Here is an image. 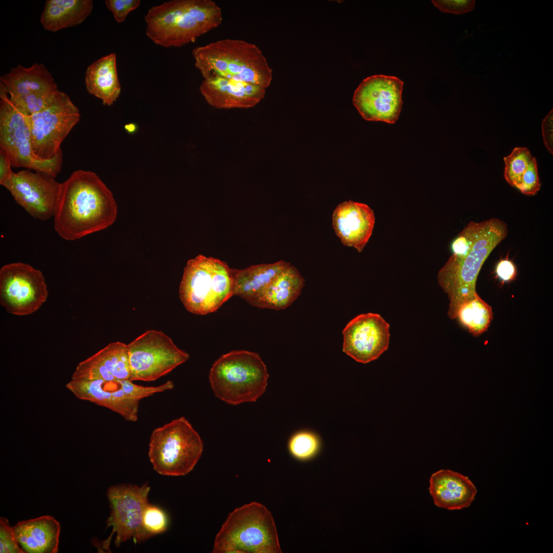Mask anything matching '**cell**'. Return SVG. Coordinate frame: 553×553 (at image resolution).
<instances>
[{
    "label": "cell",
    "instance_id": "6da1fadb",
    "mask_svg": "<svg viewBox=\"0 0 553 553\" xmlns=\"http://www.w3.org/2000/svg\"><path fill=\"white\" fill-rule=\"evenodd\" d=\"M506 223L496 218L470 222L453 240L452 254L439 270L437 281L450 300L448 314L455 319L465 301L478 294L477 278L492 251L507 237Z\"/></svg>",
    "mask_w": 553,
    "mask_h": 553
},
{
    "label": "cell",
    "instance_id": "7a4b0ae2",
    "mask_svg": "<svg viewBox=\"0 0 553 553\" xmlns=\"http://www.w3.org/2000/svg\"><path fill=\"white\" fill-rule=\"evenodd\" d=\"M117 212L111 191L98 176L77 170L61 183L53 216L54 229L66 240H78L110 227Z\"/></svg>",
    "mask_w": 553,
    "mask_h": 553
},
{
    "label": "cell",
    "instance_id": "3957f363",
    "mask_svg": "<svg viewBox=\"0 0 553 553\" xmlns=\"http://www.w3.org/2000/svg\"><path fill=\"white\" fill-rule=\"evenodd\" d=\"M144 19L146 34L155 44L180 47L218 27L223 14L211 0H173L151 7Z\"/></svg>",
    "mask_w": 553,
    "mask_h": 553
},
{
    "label": "cell",
    "instance_id": "277c9868",
    "mask_svg": "<svg viewBox=\"0 0 553 553\" xmlns=\"http://www.w3.org/2000/svg\"><path fill=\"white\" fill-rule=\"evenodd\" d=\"M195 66L204 79L222 77L266 89L272 71L260 48L238 39H222L195 48Z\"/></svg>",
    "mask_w": 553,
    "mask_h": 553
},
{
    "label": "cell",
    "instance_id": "5b68a950",
    "mask_svg": "<svg viewBox=\"0 0 553 553\" xmlns=\"http://www.w3.org/2000/svg\"><path fill=\"white\" fill-rule=\"evenodd\" d=\"M211 552H282L271 513L257 502L236 508L216 535Z\"/></svg>",
    "mask_w": 553,
    "mask_h": 553
},
{
    "label": "cell",
    "instance_id": "8992f818",
    "mask_svg": "<svg viewBox=\"0 0 553 553\" xmlns=\"http://www.w3.org/2000/svg\"><path fill=\"white\" fill-rule=\"evenodd\" d=\"M268 377L259 354L243 350L221 355L209 373L214 394L230 405L256 401L265 392Z\"/></svg>",
    "mask_w": 553,
    "mask_h": 553
},
{
    "label": "cell",
    "instance_id": "52a82bcc",
    "mask_svg": "<svg viewBox=\"0 0 553 553\" xmlns=\"http://www.w3.org/2000/svg\"><path fill=\"white\" fill-rule=\"evenodd\" d=\"M179 294L190 313L214 312L233 295L232 269L218 259L199 254L187 262Z\"/></svg>",
    "mask_w": 553,
    "mask_h": 553
},
{
    "label": "cell",
    "instance_id": "ba28073f",
    "mask_svg": "<svg viewBox=\"0 0 553 553\" xmlns=\"http://www.w3.org/2000/svg\"><path fill=\"white\" fill-rule=\"evenodd\" d=\"M203 442L184 417L173 419L152 432L148 457L154 470L165 476H184L200 459Z\"/></svg>",
    "mask_w": 553,
    "mask_h": 553
},
{
    "label": "cell",
    "instance_id": "9c48e42d",
    "mask_svg": "<svg viewBox=\"0 0 553 553\" xmlns=\"http://www.w3.org/2000/svg\"><path fill=\"white\" fill-rule=\"evenodd\" d=\"M0 150L9 157L13 167H24L55 178L60 172L62 152L50 160H44L34 154L26 115L11 102L0 86Z\"/></svg>",
    "mask_w": 553,
    "mask_h": 553
},
{
    "label": "cell",
    "instance_id": "30bf717a",
    "mask_svg": "<svg viewBox=\"0 0 553 553\" xmlns=\"http://www.w3.org/2000/svg\"><path fill=\"white\" fill-rule=\"evenodd\" d=\"M26 118L33 152L47 160L62 152L61 144L79 122L80 114L69 96L58 91L48 104Z\"/></svg>",
    "mask_w": 553,
    "mask_h": 553
},
{
    "label": "cell",
    "instance_id": "8fae6325",
    "mask_svg": "<svg viewBox=\"0 0 553 553\" xmlns=\"http://www.w3.org/2000/svg\"><path fill=\"white\" fill-rule=\"evenodd\" d=\"M127 345L130 380L151 381L186 361L189 354L163 332L146 331Z\"/></svg>",
    "mask_w": 553,
    "mask_h": 553
},
{
    "label": "cell",
    "instance_id": "7c38bea8",
    "mask_svg": "<svg viewBox=\"0 0 553 553\" xmlns=\"http://www.w3.org/2000/svg\"><path fill=\"white\" fill-rule=\"evenodd\" d=\"M150 487L147 483L140 486L122 484L113 485L107 492L111 508L107 519L108 527H112L109 538L102 542V548L109 550L113 535L116 534L115 544H120L133 539L135 543H141L152 536L147 532L143 524L144 510L149 503L147 496Z\"/></svg>",
    "mask_w": 553,
    "mask_h": 553
},
{
    "label": "cell",
    "instance_id": "4fadbf2b",
    "mask_svg": "<svg viewBox=\"0 0 553 553\" xmlns=\"http://www.w3.org/2000/svg\"><path fill=\"white\" fill-rule=\"evenodd\" d=\"M47 286L42 273L22 262L11 263L0 269V304L15 315H28L46 301Z\"/></svg>",
    "mask_w": 553,
    "mask_h": 553
},
{
    "label": "cell",
    "instance_id": "5bb4252c",
    "mask_svg": "<svg viewBox=\"0 0 553 553\" xmlns=\"http://www.w3.org/2000/svg\"><path fill=\"white\" fill-rule=\"evenodd\" d=\"M12 103L23 114L31 115L45 107L57 92L51 73L42 63L26 68L18 65L0 78Z\"/></svg>",
    "mask_w": 553,
    "mask_h": 553
},
{
    "label": "cell",
    "instance_id": "9a60e30c",
    "mask_svg": "<svg viewBox=\"0 0 553 553\" xmlns=\"http://www.w3.org/2000/svg\"><path fill=\"white\" fill-rule=\"evenodd\" d=\"M403 85L395 76H370L355 91L353 104L365 120L394 123L402 109Z\"/></svg>",
    "mask_w": 553,
    "mask_h": 553
},
{
    "label": "cell",
    "instance_id": "2e32d148",
    "mask_svg": "<svg viewBox=\"0 0 553 553\" xmlns=\"http://www.w3.org/2000/svg\"><path fill=\"white\" fill-rule=\"evenodd\" d=\"M47 174L24 169L13 172L2 186L16 202L35 219L53 217L61 183Z\"/></svg>",
    "mask_w": 553,
    "mask_h": 553
},
{
    "label": "cell",
    "instance_id": "e0dca14e",
    "mask_svg": "<svg viewBox=\"0 0 553 553\" xmlns=\"http://www.w3.org/2000/svg\"><path fill=\"white\" fill-rule=\"evenodd\" d=\"M342 334L343 351L360 363L377 359L389 348L390 325L378 313L358 315L346 325Z\"/></svg>",
    "mask_w": 553,
    "mask_h": 553
},
{
    "label": "cell",
    "instance_id": "ac0fdd59",
    "mask_svg": "<svg viewBox=\"0 0 553 553\" xmlns=\"http://www.w3.org/2000/svg\"><path fill=\"white\" fill-rule=\"evenodd\" d=\"M332 220L342 243L361 252L373 233L375 222L373 209L364 203L345 201L335 208Z\"/></svg>",
    "mask_w": 553,
    "mask_h": 553
},
{
    "label": "cell",
    "instance_id": "d6986e66",
    "mask_svg": "<svg viewBox=\"0 0 553 553\" xmlns=\"http://www.w3.org/2000/svg\"><path fill=\"white\" fill-rule=\"evenodd\" d=\"M199 90L210 105L219 109L254 107L266 93V89L259 86L222 77L204 79Z\"/></svg>",
    "mask_w": 553,
    "mask_h": 553
},
{
    "label": "cell",
    "instance_id": "ffe728a7",
    "mask_svg": "<svg viewBox=\"0 0 553 553\" xmlns=\"http://www.w3.org/2000/svg\"><path fill=\"white\" fill-rule=\"evenodd\" d=\"M130 365L127 345L110 343L95 354L79 363L72 380L102 379L117 382L129 379Z\"/></svg>",
    "mask_w": 553,
    "mask_h": 553
},
{
    "label": "cell",
    "instance_id": "44dd1931",
    "mask_svg": "<svg viewBox=\"0 0 553 553\" xmlns=\"http://www.w3.org/2000/svg\"><path fill=\"white\" fill-rule=\"evenodd\" d=\"M429 481V490L434 504L448 510L469 507L477 492L476 486L467 476L450 470L434 473Z\"/></svg>",
    "mask_w": 553,
    "mask_h": 553
},
{
    "label": "cell",
    "instance_id": "7402d4cb",
    "mask_svg": "<svg viewBox=\"0 0 553 553\" xmlns=\"http://www.w3.org/2000/svg\"><path fill=\"white\" fill-rule=\"evenodd\" d=\"M102 379L72 380L66 387L77 398L107 408L129 421L138 420L140 400L127 396L120 388H104Z\"/></svg>",
    "mask_w": 553,
    "mask_h": 553
},
{
    "label": "cell",
    "instance_id": "603a6c76",
    "mask_svg": "<svg viewBox=\"0 0 553 553\" xmlns=\"http://www.w3.org/2000/svg\"><path fill=\"white\" fill-rule=\"evenodd\" d=\"M12 528L25 552L56 553L58 550L60 526L51 516L21 521Z\"/></svg>",
    "mask_w": 553,
    "mask_h": 553
},
{
    "label": "cell",
    "instance_id": "cb8c5ba5",
    "mask_svg": "<svg viewBox=\"0 0 553 553\" xmlns=\"http://www.w3.org/2000/svg\"><path fill=\"white\" fill-rule=\"evenodd\" d=\"M289 265V262L281 260L241 269H232L233 295L242 297L251 305Z\"/></svg>",
    "mask_w": 553,
    "mask_h": 553
},
{
    "label": "cell",
    "instance_id": "d4e9b609",
    "mask_svg": "<svg viewBox=\"0 0 553 553\" xmlns=\"http://www.w3.org/2000/svg\"><path fill=\"white\" fill-rule=\"evenodd\" d=\"M84 81L90 94L101 100L104 105H113L121 89L115 53L103 56L89 65L85 73Z\"/></svg>",
    "mask_w": 553,
    "mask_h": 553
},
{
    "label": "cell",
    "instance_id": "484cf974",
    "mask_svg": "<svg viewBox=\"0 0 553 553\" xmlns=\"http://www.w3.org/2000/svg\"><path fill=\"white\" fill-rule=\"evenodd\" d=\"M304 285L305 280L299 270L289 265L251 305L276 310L286 309L300 296Z\"/></svg>",
    "mask_w": 553,
    "mask_h": 553
},
{
    "label": "cell",
    "instance_id": "4316f807",
    "mask_svg": "<svg viewBox=\"0 0 553 553\" xmlns=\"http://www.w3.org/2000/svg\"><path fill=\"white\" fill-rule=\"evenodd\" d=\"M93 7L92 0H47L40 22L45 30L56 32L81 23Z\"/></svg>",
    "mask_w": 553,
    "mask_h": 553
},
{
    "label": "cell",
    "instance_id": "83f0119b",
    "mask_svg": "<svg viewBox=\"0 0 553 553\" xmlns=\"http://www.w3.org/2000/svg\"><path fill=\"white\" fill-rule=\"evenodd\" d=\"M493 315L492 307L477 294L459 306L455 318L473 335L479 336L487 330Z\"/></svg>",
    "mask_w": 553,
    "mask_h": 553
},
{
    "label": "cell",
    "instance_id": "f1b7e54d",
    "mask_svg": "<svg viewBox=\"0 0 553 553\" xmlns=\"http://www.w3.org/2000/svg\"><path fill=\"white\" fill-rule=\"evenodd\" d=\"M288 448L290 454L295 459L307 461L318 454L321 448V441L313 432L302 431L291 437Z\"/></svg>",
    "mask_w": 553,
    "mask_h": 553
},
{
    "label": "cell",
    "instance_id": "f546056e",
    "mask_svg": "<svg viewBox=\"0 0 553 553\" xmlns=\"http://www.w3.org/2000/svg\"><path fill=\"white\" fill-rule=\"evenodd\" d=\"M533 157L528 148L516 147L509 155L503 158L504 177L510 185L516 187Z\"/></svg>",
    "mask_w": 553,
    "mask_h": 553
},
{
    "label": "cell",
    "instance_id": "4dcf8cb0",
    "mask_svg": "<svg viewBox=\"0 0 553 553\" xmlns=\"http://www.w3.org/2000/svg\"><path fill=\"white\" fill-rule=\"evenodd\" d=\"M120 388L129 397L140 400L150 396L157 393L170 390L174 388V385L172 381L168 380L162 385L158 386L145 387L136 385L130 379H123L117 382Z\"/></svg>",
    "mask_w": 553,
    "mask_h": 553
},
{
    "label": "cell",
    "instance_id": "1f68e13d",
    "mask_svg": "<svg viewBox=\"0 0 553 553\" xmlns=\"http://www.w3.org/2000/svg\"><path fill=\"white\" fill-rule=\"evenodd\" d=\"M143 524L147 532L153 536L166 530L168 519L163 510L148 503L144 512Z\"/></svg>",
    "mask_w": 553,
    "mask_h": 553
},
{
    "label": "cell",
    "instance_id": "d6a6232c",
    "mask_svg": "<svg viewBox=\"0 0 553 553\" xmlns=\"http://www.w3.org/2000/svg\"><path fill=\"white\" fill-rule=\"evenodd\" d=\"M541 186L537 162L534 157L515 188L525 195L532 196L538 193Z\"/></svg>",
    "mask_w": 553,
    "mask_h": 553
},
{
    "label": "cell",
    "instance_id": "836d02e7",
    "mask_svg": "<svg viewBox=\"0 0 553 553\" xmlns=\"http://www.w3.org/2000/svg\"><path fill=\"white\" fill-rule=\"evenodd\" d=\"M0 552L24 553L18 543L8 520L1 517L0 519Z\"/></svg>",
    "mask_w": 553,
    "mask_h": 553
},
{
    "label": "cell",
    "instance_id": "e575fe53",
    "mask_svg": "<svg viewBox=\"0 0 553 553\" xmlns=\"http://www.w3.org/2000/svg\"><path fill=\"white\" fill-rule=\"evenodd\" d=\"M140 4L139 0H106L107 8L113 14L116 21L119 23L124 21L131 11L137 8Z\"/></svg>",
    "mask_w": 553,
    "mask_h": 553
},
{
    "label": "cell",
    "instance_id": "d590c367",
    "mask_svg": "<svg viewBox=\"0 0 553 553\" xmlns=\"http://www.w3.org/2000/svg\"><path fill=\"white\" fill-rule=\"evenodd\" d=\"M441 11L462 14L472 11L475 8V0L432 1Z\"/></svg>",
    "mask_w": 553,
    "mask_h": 553
},
{
    "label": "cell",
    "instance_id": "8d00e7d4",
    "mask_svg": "<svg viewBox=\"0 0 553 553\" xmlns=\"http://www.w3.org/2000/svg\"><path fill=\"white\" fill-rule=\"evenodd\" d=\"M497 276L503 282H508L514 280L517 275V269L515 264L508 259L500 260L496 267Z\"/></svg>",
    "mask_w": 553,
    "mask_h": 553
},
{
    "label": "cell",
    "instance_id": "74e56055",
    "mask_svg": "<svg viewBox=\"0 0 553 553\" xmlns=\"http://www.w3.org/2000/svg\"><path fill=\"white\" fill-rule=\"evenodd\" d=\"M552 117L553 110L545 117L542 122V135L544 144L548 151L552 154Z\"/></svg>",
    "mask_w": 553,
    "mask_h": 553
},
{
    "label": "cell",
    "instance_id": "f35d334b",
    "mask_svg": "<svg viewBox=\"0 0 553 553\" xmlns=\"http://www.w3.org/2000/svg\"><path fill=\"white\" fill-rule=\"evenodd\" d=\"M11 161L4 151L0 150V184L2 185L11 176L12 171Z\"/></svg>",
    "mask_w": 553,
    "mask_h": 553
}]
</instances>
